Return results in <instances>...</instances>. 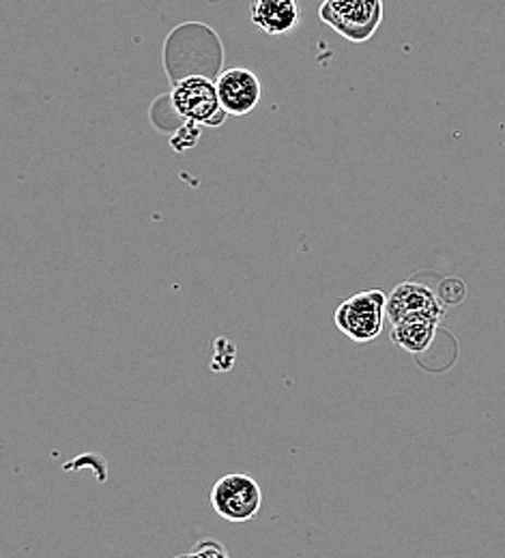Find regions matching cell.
Wrapping results in <instances>:
<instances>
[{
  "mask_svg": "<svg viewBox=\"0 0 505 558\" xmlns=\"http://www.w3.org/2000/svg\"><path fill=\"white\" fill-rule=\"evenodd\" d=\"M252 22L267 35L282 37L289 35L301 20V9L297 0H254Z\"/></svg>",
  "mask_w": 505,
  "mask_h": 558,
  "instance_id": "obj_7",
  "label": "cell"
},
{
  "mask_svg": "<svg viewBox=\"0 0 505 558\" xmlns=\"http://www.w3.org/2000/svg\"><path fill=\"white\" fill-rule=\"evenodd\" d=\"M181 558H228V555L221 544H217L214 539H207V542H201L188 557Z\"/></svg>",
  "mask_w": 505,
  "mask_h": 558,
  "instance_id": "obj_11",
  "label": "cell"
},
{
  "mask_svg": "<svg viewBox=\"0 0 505 558\" xmlns=\"http://www.w3.org/2000/svg\"><path fill=\"white\" fill-rule=\"evenodd\" d=\"M441 320L431 316H411L392 327V342L411 354H422L431 349Z\"/></svg>",
  "mask_w": 505,
  "mask_h": 558,
  "instance_id": "obj_8",
  "label": "cell"
},
{
  "mask_svg": "<svg viewBox=\"0 0 505 558\" xmlns=\"http://www.w3.org/2000/svg\"><path fill=\"white\" fill-rule=\"evenodd\" d=\"M170 101L179 117L196 125H219L226 119L216 82L205 75H188L179 80L170 93Z\"/></svg>",
  "mask_w": 505,
  "mask_h": 558,
  "instance_id": "obj_3",
  "label": "cell"
},
{
  "mask_svg": "<svg viewBox=\"0 0 505 558\" xmlns=\"http://www.w3.org/2000/svg\"><path fill=\"white\" fill-rule=\"evenodd\" d=\"M321 20L345 39L368 41L383 20V0H323Z\"/></svg>",
  "mask_w": 505,
  "mask_h": 558,
  "instance_id": "obj_2",
  "label": "cell"
},
{
  "mask_svg": "<svg viewBox=\"0 0 505 558\" xmlns=\"http://www.w3.org/2000/svg\"><path fill=\"white\" fill-rule=\"evenodd\" d=\"M411 316H431L436 320L445 316L438 294L420 281H402L387 296V320L392 325Z\"/></svg>",
  "mask_w": 505,
  "mask_h": 558,
  "instance_id": "obj_5",
  "label": "cell"
},
{
  "mask_svg": "<svg viewBox=\"0 0 505 558\" xmlns=\"http://www.w3.org/2000/svg\"><path fill=\"white\" fill-rule=\"evenodd\" d=\"M216 86L219 104L224 112L230 117L250 114L258 106L263 95L258 75L245 68L221 71L216 80Z\"/></svg>",
  "mask_w": 505,
  "mask_h": 558,
  "instance_id": "obj_6",
  "label": "cell"
},
{
  "mask_svg": "<svg viewBox=\"0 0 505 558\" xmlns=\"http://www.w3.org/2000/svg\"><path fill=\"white\" fill-rule=\"evenodd\" d=\"M387 318V296L381 290H363L345 299L334 314L336 327L356 344H368L383 331Z\"/></svg>",
  "mask_w": 505,
  "mask_h": 558,
  "instance_id": "obj_1",
  "label": "cell"
},
{
  "mask_svg": "<svg viewBox=\"0 0 505 558\" xmlns=\"http://www.w3.org/2000/svg\"><path fill=\"white\" fill-rule=\"evenodd\" d=\"M232 361H235V347H232V342L230 340H217L212 367L217 369V372H228L232 367Z\"/></svg>",
  "mask_w": 505,
  "mask_h": 558,
  "instance_id": "obj_10",
  "label": "cell"
},
{
  "mask_svg": "<svg viewBox=\"0 0 505 558\" xmlns=\"http://www.w3.org/2000/svg\"><path fill=\"white\" fill-rule=\"evenodd\" d=\"M212 505L228 522H248L261 511L263 489L250 475H224L212 489Z\"/></svg>",
  "mask_w": 505,
  "mask_h": 558,
  "instance_id": "obj_4",
  "label": "cell"
},
{
  "mask_svg": "<svg viewBox=\"0 0 505 558\" xmlns=\"http://www.w3.org/2000/svg\"><path fill=\"white\" fill-rule=\"evenodd\" d=\"M436 294H438L443 305H456V303H460L465 299L467 288H465V283L460 279H443L438 290H436Z\"/></svg>",
  "mask_w": 505,
  "mask_h": 558,
  "instance_id": "obj_9",
  "label": "cell"
}]
</instances>
